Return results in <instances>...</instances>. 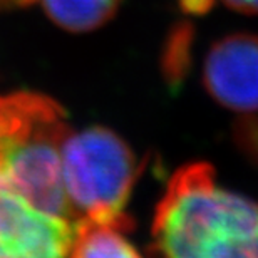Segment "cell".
I'll list each match as a JSON object with an SVG mask.
<instances>
[{"instance_id": "6da1fadb", "label": "cell", "mask_w": 258, "mask_h": 258, "mask_svg": "<svg viewBox=\"0 0 258 258\" xmlns=\"http://www.w3.org/2000/svg\"><path fill=\"white\" fill-rule=\"evenodd\" d=\"M149 256L258 258V201L221 184L210 164H184L154 211Z\"/></svg>"}, {"instance_id": "52a82bcc", "label": "cell", "mask_w": 258, "mask_h": 258, "mask_svg": "<svg viewBox=\"0 0 258 258\" xmlns=\"http://www.w3.org/2000/svg\"><path fill=\"white\" fill-rule=\"evenodd\" d=\"M57 27L84 34L106 25L119 10L122 0H39Z\"/></svg>"}, {"instance_id": "277c9868", "label": "cell", "mask_w": 258, "mask_h": 258, "mask_svg": "<svg viewBox=\"0 0 258 258\" xmlns=\"http://www.w3.org/2000/svg\"><path fill=\"white\" fill-rule=\"evenodd\" d=\"M74 226L30 205L0 174V258H66Z\"/></svg>"}, {"instance_id": "8fae6325", "label": "cell", "mask_w": 258, "mask_h": 258, "mask_svg": "<svg viewBox=\"0 0 258 258\" xmlns=\"http://www.w3.org/2000/svg\"><path fill=\"white\" fill-rule=\"evenodd\" d=\"M34 0H0V10L2 9H14V7H25L32 4Z\"/></svg>"}, {"instance_id": "ba28073f", "label": "cell", "mask_w": 258, "mask_h": 258, "mask_svg": "<svg viewBox=\"0 0 258 258\" xmlns=\"http://www.w3.org/2000/svg\"><path fill=\"white\" fill-rule=\"evenodd\" d=\"M193 29L189 24H178L171 29L163 47L161 64L164 77L169 84L176 86L186 74L191 60Z\"/></svg>"}, {"instance_id": "7a4b0ae2", "label": "cell", "mask_w": 258, "mask_h": 258, "mask_svg": "<svg viewBox=\"0 0 258 258\" xmlns=\"http://www.w3.org/2000/svg\"><path fill=\"white\" fill-rule=\"evenodd\" d=\"M64 109L37 92L0 96V174L35 208L74 221L62 179Z\"/></svg>"}, {"instance_id": "30bf717a", "label": "cell", "mask_w": 258, "mask_h": 258, "mask_svg": "<svg viewBox=\"0 0 258 258\" xmlns=\"http://www.w3.org/2000/svg\"><path fill=\"white\" fill-rule=\"evenodd\" d=\"M226 7L236 10L240 14L256 15L258 14V0H221Z\"/></svg>"}, {"instance_id": "9c48e42d", "label": "cell", "mask_w": 258, "mask_h": 258, "mask_svg": "<svg viewBox=\"0 0 258 258\" xmlns=\"http://www.w3.org/2000/svg\"><path fill=\"white\" fill-rule=\"evenodd\" d=\"M178 2H179V7L186 14L201 15V14L210 12L215 0H178Z\"/></svg>"}, {"instance_id": "8992f818", "label": "cell", "mask_w": 258, "mask_h": 258, "mask_svg": "<svg viewBox=\"0 0 258 258\" xmlns=\"http://www.w3.org/2000/svg\"><path fill=\"white\" fill-rule=\"evenodd\" d=\"M131 225L79 220L74 226L69 258H143L126 231Z\"/></svg>"}, {"instance_id": "3957f363", "label": "cell", "mask_w": 258, "mask_h": 258, "mask_svg": "<svg viewBox=\"0 0 258 258\" xmlns=\"http://www.w3.org/2000/svg\"><path fill=\"white\" fill-rule=\"evenodd\" d=\"M141 163L126 141L106 127H87L67 136L62 179L74 221L131 225L126 205Z\"/></svg>"}, {"instance_id": "5b68a950", "label": "cell", "mask_w": 258, "mask_h": 258, "mask_svg": "<svg viewBox=\"0 0 258 258\" xmlns=\"http://www.w3.org/2000/svg\"><path fill=\"white\" fill-rule=\"evenodd\" d=\"M203 86L228 111L258 112V35L238 32L210 47L203 66Z\"/></svg>"}]
</instances>
